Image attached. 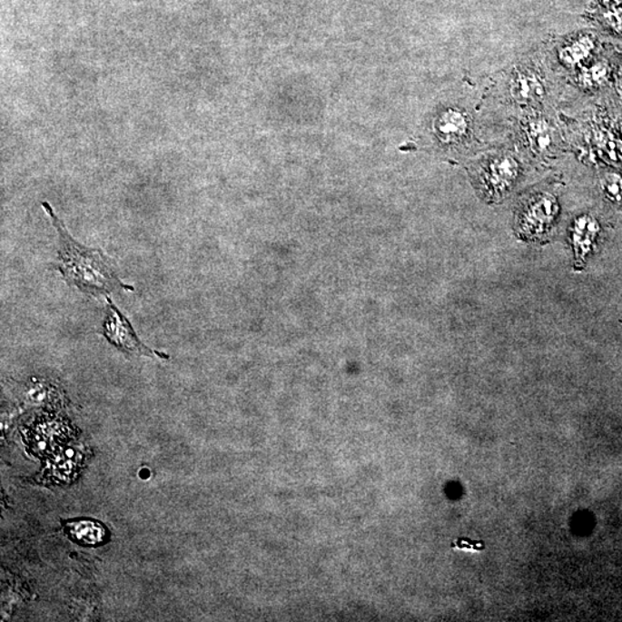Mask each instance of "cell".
<instances>
[{"label":"cell","instance_id":"obj_1","mask_svg":"<svg viewBox=\"0 0 622 622\" xmlns=\"http://www.w3.org/2000/svg\"><path fill=\"white\" fill-rule=\"evenodd\" d=\"M42 207L58 233V260L54 268L62 274L68 285L75 286L83 293L93 297L135 290L118 277L109 257L102 249L85 247L72 237L49 202H43Z\"/></svg>","mask_w":622,"mask_h":622},{"label":"cell","instance_id":"obj_2","mask_svg":"<svg viewBox=\"0 0 622 622\" xmlns=\"http://www.w3.org/2000/svg\"><path fill=\"white\" fill-rule=\"evenodd\" d=\"M106 315L104 321H103L102 334L111 345L127 356L170 359L169 354L153 350L141 341L130 320L120 311L113 300L106 298Z\"/></svg>","mask_w":622,"mask_h":622},{"label":"cell","instance_id":"obj_3","mask_svg":"<svg viewBox=\"0 0 622 622\" xmlns=\"http://www.w3.org/2000/svg\"><path fill=\"white\" fill-rule=\"evenodd\" d=\"M558 213V203L552 195L535 196L523 208L520 227L527 237L544 233L551 226Z\"/></svg>","mask_w":622,"mask_h":622},{"label":"cell","instance_id":"obj_4","mask_svg":"<svg viewBox=\"0 0 622 622\" xmlns=\"http://www.w3.org/2000/svg\"><path fill=\"white\" fill-rule=\"evenodd\" d=\"M518 174V162L510 156H499L489 163L484 173V180L489 190L503 193L512 186Z\"/></svg>","mask_w":622,"mask_h":622},{"label":"cell","instance_id":"obj_5","mask_svg":"<svg viewBox=\"0 0 622 622\" xmlns=\"http://www.w3.org/2000/svg\"><path fill=\"white\" fill-rule=\"evenodd\" d=\"M510 93L514 100L531 104L542 101L546 96V84L534 72H518L510 81Z\"/></svg>","mask_w":622,"mask_h":622},{"label":"cell","instance_id":"obj_6","mask_svg":"<svg viewBox=\"0 0 622 622\" xmlns=\"http://www.w3.org/2000/svg\"><path fill=\"white\" fill-rule=\"evenodd\" d=\"M68 533L75 542L84 546H98L105 542L106 530L101 523L92 520H76L68 522Z\"/></svg>","mask_w":622,"mask_h":622},{"label":"cell","instance_id":"obj_7","mask_svg":"<svg viewBox=\"0 0 622 622\" xmlns=\"http://www.w3.org/2000/svg\"><path fill=\"white\" fill-rule=\"evenodd\" d=\"M595 49V43L590 36H580L565 44L559 51L560 62L566 66L580 65L589 57Z\"/></svg>","mask_w":622,"mask_h":622},{"label":"cell","instance_id":"obj_8","mask_svg":"<svg viewBox=\"0 0 622 622\" xmlns=\"http://www.w3.org/2000/svg\"><path fill=\"white\" fill-rule=\"evenodd\" d=\"M598 232L599 225L594 218L582 216L575 221L573 226V243L575 248L580 249L581 257L589 251L590 244L593 243Z\"/></svg>","mask_w":622,"mask_h":622},{"label":"cell","instance_id":"obj_9","mask_svg":"<svg viewBox=\"0 0 622 622\" xmlns=\"http://www.w3.org/2000/svg\"><path fill=\"white\" fill-rule=\"evenodd\" d=\"M439 128L446 139H459L469 130V119L460 111L449 110L440 118Z\"/></svg>","mask_w":622,"mask_h":622},{"label":"cell","instance_id":"obj_10","mask_svg":"<svg viewBox=\"0 0 622 622\" xmlns=\"http://www.w3.org/2000/svg\"><path fill=\"white\" fill-rule=\"evenodd\" d=\"M528 140L534 149L544 152L552 144V131L544 122H534L528 127Z\"/></svg>","mask_w":622,"mask_h":622},{"label":"cell","instance_id":"obj_11","mask_svg":"<svg viewBox=\"0 0 622 622\" xmlns=\"http://www.w3.org/2000/svg\"><path fill=\"white\" fill-rule=\"evenodd\" d=\"M607 71L608 68L605 64H595V65L582 71L581 74L578 75V80L586 87H594V85L600 84L604 80H607Z\"/></svg>","mask_w":622,"mask_h":622},{"label":"cell","instance_id":"obj_12","mask_svg":"<svg viewBox=\"0 0 622 622\" xmlns=\"http://www.w3.org/2000/svg\"><path fill=\"white\" fill-rule=\"evenodd\" d=\"M607 21L608 25H612L613 28L617 30V32H622V10H616L608 13L607 15Z\"/></svg>","mask_w":622,"mask_h":622},{"label":"cell","instance_id":"obj_13","mask_svg":"<svg viewBox=\"0 0 622 622\" xmlns=\"http://www.w3.org/2000/svg\"><path fill=\"white\" fill-rule=\"evenodd\" d=\"M453 547H458L460 548H470V550H471V548H475V550H479V551L482 550V548H484L483 543L471 542V540H466V543H465V540H462V539H459V542L456 544H453Z\"/></svg>","mask_w":622,"mask_h":622},{"label":"cell","instance_id":"obj_14","mask_svg":"<svg viewBox=\"0 0 622 622\" xmlns=\"http://www.w3.org/2000/svg\"><path fill=\"white\" fill-rule=\"evenodd\" d=\"M605 2H610V0H605ZM615 2H617V3H621L622 0H615Z\"/></svg>","mask_w":622,"mask_h":622}]
</instances>
